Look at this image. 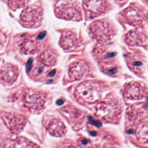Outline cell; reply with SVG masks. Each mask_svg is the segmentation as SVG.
<instances>
[{
    "mask_svg": "<svg viewBox=\"0 0 148 148\" xmlns=\"http://www.w3.org/2000/svg\"><path fill=\"white\" fill-rule=\"evenodd\" d=\"M103 148H116L114 145L112 144H106Z\"/></svg>",
    "mask_w": 148,
    "mask_h": 148,
    "instance_id": "obj_25",
    "label": "cell"
},
{
    "mask_svg": "<svg viewBox=\"0 0 148 148\" xmlns=\"http://www.w3.org/2000/svg\"><path fill=\"white\" fill-rule=\"evenodd\" d=\"M57 104L58 105H61L64 103V101H63V100H62V99H59V100L57 101Z\"/></svg>",
    "mask_w": 148,
    "mask_h": 148,
    "instance_id": "obj_26",
    "label": "cell"
},
{
    "mask_svg": "<svg viewBox=\"0 0 148 148\" xmlns=\"http://www.w3.org/2000/svg\"><path fill=\"white\" fill-rule=\"evenodd\" d=\"M108 3L106 1H84L83 6L86 14L90 17H97L105 13L108 8Z\"/></svg>",
    "mask_w": 148,
    "mask_h": 148,
    "instance_id": "obj_11",
    "label": "cell"
},
{
    "mask_svg": "<svg viewBox=\"0 0 148 148\" xmlns=\"http://www.w3.org/2000/svg\"><path fill=\"white\" fill-rule=\"evenodd\" d=\"M125 41L130 46H144L148 45V37L142 28H135L130 31L125 36Z\"/></svg>",
    "mask_w": 148,
    "mask_h": 148,
    "instance_id": "obj_14",
    "label": "cell"
},
{
    "mask_svg": "<svg viewBox=\"0 0 148 148\" xmlns=\"http://www.w3.org/2000/svg\"><path fill=\"white\" fill-rule=\"evenodd\" d=\"M37 36L25 38L19 44L21 52L26 54H36L44 47V43Z\"/></svg>",
    "mask_w": 148,
    "mask_h": 148,
    "instance_id": "obj_12",
    "label": "cell"
},
{
    "mask_svg": "<svg viewBox=\"0 0 148 148\" xmlns=\"http://www.w3.org/2000/svg\"><path fill=\"white\" fill-rule=\"evenodd\" d=\"M60 45L66 51H74L80 47L82 45V40L75 32L66 31L61 34Z\"/></svg>",
    "mask_w": 148,
    "mask_h": 148,
    "instance_id": "obj_10",
    "label": "cell"
},
{
    "mask_svg": "<svg viewBox=\"0 0 148 148\" xmlns=\"http://www.w3.org/2000/svg\"><path fill=\"white\" fill-rule=\"evenodd\" d=\"M146 19H147V21H148V14L147 15V17H146Z\"/></svg>",
    "mask_w": 148,
    "mask_h": 148,
    "instance_id": "obj_28",
    "label": "cell"
},
{
    "mask_svg": "<svg viewBox=\"0 0 148 148\" xmlns=\"http://www.w3.org/2000/svg\"><path fill=\"white\" fill-rule=\"evenodd\" d=\"M90 71V68L85 61L76 60L70 64L68 69V75L71 79L79 80L86 77Z\"/></svg>",
    "mask_w": 148,
    "mask_h": 148,
    "instance_id": "obj_13",
    "label": "cell"
},
{
    "mask_svg": "<svg viewBox=\"0 0 148 148\" xmlns=\"http://www.w3.org/2000/svg\"><path fill=\"white\" fill-rule=\"evenodd\" d=\"M8 5L12 9H16L25 6L28 2L27 1H7Z\"/></svg>",
    "mask_w": 148,
    "mask_h": 148,
    "instance_id": "obj_21",
    "label": "cell"
},
{
    "mask_svg": "<svg viewBox=\"0 0 148 148\" xmlns=\"http://www.w3.org/2000/svg\"><path fill=\"white\" fill-rule=\"evenodd\" d=\"M39 60L44 65L52 66L55 65L58 61V54L55 51L52 49H48L40 54Z\"/></svg>",
    "mask_w": 148,
    "mask_h": 148,
    "instance_id": "obj_18",
    "label": "cell"
},
{
    "mask_svg": "<svg viewBox=\"0 0 148 148\" xmlns=\"http://www.w3.org/2000/svg\"><path fill=\"white\" fill-rule=\"evenodd\" d=\"M47 129L50 134L56 137L63 136L66 132V126L64 123L57 118L53 119L49 122Z\"/></svg>",
    "mask_w": 148,
    "mask_h": 148,
    "instance_id": "obj_17",
    "label": "cell"
},
{
    "mask_svg": "<svg viewBox=\"0 0 148 148\" xmlns=\"http://www.w3.org/2000/svg\"><path fill=\"white\" fill-rule=\"evenodd\" d=\"M32 60L30 59L28 61L27 65V71H31V68H32Z\"/></svg>",
    "mask_w": 148,
    "mask_h": 148,
    "instance_id": "obj_24",
    "label": "cell"
},
{
    "mask_svg": "<svg viewBox=\"0 0 148 148\" xmlns=\"http://www.w3.org/2000/svg\"><path fill=\"white\" fill-rule=\"evenodd\" d=\"M63 148H83L80 145L75 144H69L64 146Z\"/></svg>",
    "mask_w": 148,
    "mask_h": 148,
    "instance_id": "obj_23",
    "label": "cell"
},
{
    "mask_svg": "<svg viewBox=\"0 0 148 148\" xmlns=\"http://www.w3.org/2000/svg\"><path fill=\"white\" fill-rule=\"evenodd\" d=\"M45 93L41 91L28 89L23 99L24 106L31 112L39 111L44 109L46 102Z\"/></svg>",
    "mask_w": 148,
    "mask_h": 148,
    "instance_id": "obj_5",
    "label": "cell"
},
{
    "mask_svg": "<svg viewBox=\"0 0 148 148\" xmlns=\"http://www.w3.org/2000/svg\"><path fill=\"white\" fill-rule=\"evenodd\" d=\"M19 73L17 66L12 64H6L1 68V83L7 85L12 84L18 79Z\"/></svg>",
    "mask_w": 148,
    "mask_h": 148,
    "instance_id": "obj_15",
    "label": "cell"
},
{
    "mask_svg": "<svg viewBox=\"0 0 148 148\" xmlns=\"http://www.w3.org/2000/svg\"><path fill=\"white\" fill-rule=\"evenodd\" d=\"M89 32L92 38L99 44L111 41L116 33L113 23L106 19L93 21L90 25Z\"/></svg>",
    "mask_w": 148,
    "mask_h": 148,
    "instance_id": "obj_1",
    "label": "cell"
},
{
    "mask_svg": "<svg viewBox=\"0 0 148 148\" xmlns=\"http://www.w3.org/2000/svg\"><path fill=\"white\" fill-rule=\"evenodd\" d=\"M127 118L132 122H137L145 118L146 113L143 109L135 106L130 107L127 110Z\"/></svg>",
    "mask_w": 148,
    "mask_h": 148,
    "instance_id": "obj_19",
    "label": "cell"
},
{
    "mask_svg": "<svg viewBox=\"0 0 148 148\" xmlns=\"http://www.w3.org/2000/svg\"><path fill=\"white\" fill-rule=\"evenodd\" d=\"M127 24L134 26L141 25L146 18L144 9L136 4H131L123 11L122 14Z\"/></svg>",
    "mask_w": 148,
    "mask_h": 148,
    "instance_id": "obj_7",
    "label": "cell"
},
{
    "mask_svg": "<svg viewBox=\"0 0 148 148\" xmlns=\"http://www.w3.org/2000/svg\"><path fill=\"white\" fill-rule=\"evenodd\" d=\"M81 143L84 145L86 144L87 143V140L86 139H83L82 141H81Z\"/></svg>",
    "mask_w": 148,
    "mask_h": 148,
    "instance_id": "obj_27",
    "label": "cell"
},
{
    "mask_svg": "<svg viewBox=\"0 0 148 148\" xmlns=\"http://www.w3.org/2000/svg\"><path fill=\"white\" fill-rule=\"evenodd\" d=\"M43 16L42 7L38 5H32L23 10L21 14L20 20L25 27H35L41 23Z\"/></svg>",
    "mask_w": 148,
    "mask_h": 148,
    "instance_id": "obj_6",
    "label": "cell"
},
{
    "mask_svg": "<svg viewBox=\"0 0 148 148\" xmlns=\"http://www.w3.org/2000/svg\"><path fill=\"white\" fill-rule=\"evenodd\" d=\"M1 119L5 125L13 133L21 132L26 124V118L15 112H1Z\"/></svg>",
    "mask_w": 148,
    "mask_h": 148,
    "instance_id": "obj_8",
    "label": "cell"
},
{
    "mask_svg": "<svg viewBox=\"0 0 148 148\" xmlns=\"http://www.w3.org/2000/svg\"><path fill=\"white\" fill-rule=\"evenodd\" d=\"M147 89L141 82L132 81L125 85L123 94L125 97L131 100H139L143 98L147 93Z\"/></svg>",
    "mask_w": 148,
    "mask_h": 148,
    "instance_id": "obj_9",
    "label": "cell"
},
{
    "mask_svg": "<svg viewBox=\"0 0 148 148\" xmlns=\"http://www.w3.org/2000/svg\"><path fill=\"white\" fill-rule=\"evenodd\" d=\"M89 121L91 124L97 127H100L102 125L101 123L99 121L94 119L93 118L89 117Z\"/></svg>",
    "mask_w": 148,
    "mask_h": 148,
    "instance_id": "obj_22",
    "label": "cell"
},
{
    "mask_svg": "<svg viewBox=\"0 0 148 148\" xmlns=\"http://www.w3.org/2000/svg\"><path fill=\"white\" fill-rule=\"evenodd\" d=\"M1 148H40L36 144L23 137L8 138L3 141Z\"/></svg>",
    "mask_w": 148,
    "mask_h": 148,
    "instance_id": "obj_16",
    "label": "cell"
},
{
    "mask_svg": "<svg viewBox=\"0 0 148 148\" xmlns=\"http://www.w3.org/2000/svg\"><path fill=\"white\" fill-rule=\"evenodd\" d=\"M101 91L99 84L94 81H86L77 86L74 91V96L80 102L91 103L99 100Z\"/></svg>",
    "mask_w": 148,
    "mask_h": 148,
    "instance_id": "obj_2",
    "label": "cell"
},
{
    "mask_svg": "<svg viewBox=\"0 0 148 148\" xmlns=\"http://www.w3.org/2000/svg\"><path fill=\"white\" fill-rule=\"evenodd\" d=\"M56 14L66 20L79 21L82 20V12L79 4L75 1H59L55 7Z\"/></svg>",
    "mask_w": 148,
    "mask_h": 148,
    "instance_id": "obj_3",
    "label": "cell"
},
{
    "mask_svg": "<svg viewBox=\"0 0 148 148\" xmlns=\"http://www.w3.org/2000/svg\"><path fill=\"white\" fill-rule=\"evenodd\" d=\"M138 139L143 143H148V123L142 125L136 130Z\"/></svg>",
    "mask_w": 148,
    "mask_h": 148,
    "instance_id": "obj_20",
    "label": "cell"
},
{
    "mask_svg": "<svg viewBox=\"0 0 148 148\" xmlns=\"http://www.w3.org/2000/svg\"><path fill=\"white\" fill-rule=\"evenodd\" d=\"M96 115L106 121H114L121 113V106L113 99H108L99 103L95 108Z\"/></svg>",
    "mask_w": 148,
    "mask_h": 148,
    "instance_id": "obj_4",
    "label": "cell"
}]
</instances>
